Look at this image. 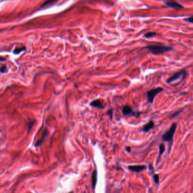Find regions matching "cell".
Returning a JSON list of instances; mask_svg holds the SVG:
<instances>
[{
  "mask_svg": "<svg viewBox=\"0 0 193 193\" xmlns=\"http://www.w3.org/2000/svg\"><path fill=\"white\" fill-rule=\"evenodd\" d=\"M146 48L151 52L154 55H160L167 52L172 51V48L169 46L159 45H149L146 46Z\"/></svg>",
  "mask_w": 193,
  "mask_h": 193,
  "instance_id": "obj_1",
  "label": "cell"
},
{
  "mask_svg": "<svg viewBox=\"0 0 193 193\" xmlns=\"http://www.w3.org/2000/svg\"><path fill=\"white\" fill-rule=\"evenodd\" d=\"M163 91V89L161 87H158L154 89L150 90L147 92V99L148 103L151 104L153 103L156 96L159 93L162 92Z\"/></svg>",
  "mask_w": 193,
  "mask_h": 193,
  "instance_id": "obj_2",
  "label": "cell"
},
{
  "mask_svg": "<svg viewBox=\"0 0 193 193\" xmlns=\"http://www.w3.org/2000/svg\"><path fill=\"white\" fill-rule=\"evenodd\" d=\"M176 127H177V124L173 123L170 127L169 130L167 131L166 133L163 135V140L166 141H171L173 137L174 134L175 133V131H176Z\"/></svg>",
  "mask_w": 193,
  "mask_h": 193,
  "instance_id": "obj_3",
  "label": "cell"
},
{
  "mask_svg": "<svg viewBox=\"0 0 193 193\" xmlns=\"http://www.w3.org/2000/svg\"><path fill=\"white\" fill-rule=\"evenodd\" d=\"M186 74L187 73L186 70H181L180 71H178V72L175 73L172 76H171L169 78H168V79L167 80V82L168 83H171V82H173L178 80V79H180L181 77H182L183 79H185L186 76Z\"/></svg>",
  "mask_w": 193,
  "mask_h": 193,
  "instance_id": "obj_4",
  "label": "cell"
},
{
  "mask_svg": "<svg viewBox=\"0 0 193 193\" xmlns=\"http://www.w3.org/2000/svg\"><path fill=\"white\" fill-rule=\"evenodd\" d=\"M122 113L124 116H134L135 117H138L141 114V112H135L132 107L128 105H126L123 107Z\"/></svg>",
  "mask_w": 193,
  "mask_h": 193,
  "instance_id": "obj_5",
  "label": "cell"
},
{
  "mask_svg": "<svg viewBox=\"0 0 193 193\" xmlns=\"http://www.w3.org/2000/svg\"><path fill=\"white\" fill-rule=\"evenodd\" d=\"M165 4L167 6L171 8H172L174 9H184V6H182V5L178 3V2L176 1H167L165 2Z\"/></svg>",
  "mask_w": 193,
  "mask_h": 193,
  "instance_id": "obj_6",
  "label": "cell"
},
{
  "mask_svg": "<svg viewBox=\"0 0 193 193\" xmlns=\"http://www.w3.org/2000/svg\"><path fill=\"white\" fill-rule=\"evenodd\" d=\"M91 106L94 107V108H98L99 109H103L105 108V105L102 100L100 99H95L94 100L92 101L90 103Z\"/></svg>",
  "mask_w": 193,
  "mask_h": 193,
  "instance_id": "obj_7",
  "label": "cell"
},
{
  "mask_svg": "<svg viewBox=\"0 0 193 193\" xmlns=\"http://www.w3.org/2000/svg\"><path fill=\"white\" fill-rule=\"evenodd\" d=\"M128 169L130 170L134 171V172H139L146 169L145 165H130L128 167Z\"/></svg>",
  "mask_w": 193,
  "mask_h": 193,
  "instance_id": "obj_8",
  "label": "cell"
},
{
  "mask_svg": "<svg viewBox=\"0 0 193 193\" xmlns=\"http://www.w3.org/2000/svg\"><path fill=\"white\" fill-rule=\"evenodd\" d=\"M48 134V130L46 129V128H45V129L44 131V132H43L42 135V137H41V138L39 139V140L36 143V144H35L36 147H38V146H40V145H41L42 144V143L45 141L46 137H47Z\"/></svg>",
  "mask_w": 193,
  "mask_h": 193,
  "instance_id": "obj_9",
  "label": "cell"
},
{
  "mask_svg": "<svg viewBox=\"0 0 193 193\" xmlns=\"http://www.w3.org/2000/svg\"><path fill=\"white\" fill-rule=\"evenodd\" d=\"M97 182V171L94 170L92 175V185L93 189H95Z\"/></svg>",
  "mask_w": 193,
  "mask_h": 193,
  "instance_id": "obj_10",
  "label": "cell"
},
{
  "mask_svg": "<svg viewBox=\"0 0 193 193\" xmlns=\"http://www.w3.org/2000/svg\"><path fill=\"white\" fill-rule=\"evenodd\" d=\"M154 127L155 125L153 121H150L147 124H146L144 126V127H143V131L144 132H148L149 130L152 129V128H153Z\"/></svg>",
  "mask_w": 193,
  "mask_h": 193,
  "instance_id": "obj_11",
  "label": "cell"
},
{
  "mask_svg": "<svg viewBox=\"0 0 193 193\" xmlns=\"http://www.w3.org/2000/svg\"><path fill=\"white\" fill-rule=\"evenodd\" d=\"M58 2V1H48L45 2L44 4H42V5L41 6V8H49V7H51L52 6L54 5V4Z\"/></svg>",
  "mask_w": 193,
  "mask_h": 193,
  "instance_id": "obj_12",
  "label": "cell"
},
{
  "mask_svg": "<svg viewBox=\"0 0 193 193\" xmlns=\"http://www.w3.org/2000/svg\"><path fill=\"white\" fill-rule=\"evenodd\" d=\"M25 50H26V48H25L24 46H23V47H20V48H15V49H14V54L18 55L22 51H25Z\"/></svg>",
  "mask_w": 193,
  "mask_h": 193,
  "instance_id": "obj_13",
  "label": "cell"
},
{
  "mask_svg": "<svg viewBox=\"0 0 193 193\" xmlns=\"http://www.w3.org/2000/svg\"><path fill=\"white\" fill-rule=\"evenodd\" d=\"M156 35V34L154 32H149V33H146L144 35V36L146 38H151L155 37Z\"/></svg>",
  "mask_w": 193,
  "mask_h": 193,
  "instance_id": "obj_14",
  "label": "cell"
},
{
  "mask_svg": "<svg viewBox=\"0 0 193 193\" xmlns=\"http://www.w3.org/2000/svg\"><path fill=\"white\" fill-rule=\"evenodd\" d=\"M34 123H35V121H30V122L28 124V132H29V131L31 130V129L32 128V126H33Z\"/></svg>",
  "mask_w": 193,
  "mask_h": 193,
  "instance_id": "obj_15",
  "label": "cell"
},
{
  "mask_svg": "<svg viewBox=\"0 0 193 193\" xmlns=\"http://www.w3.org/2000/svg\"><path fill=\"white\" fill-rule=\"evenodd\" d=\"M154 181L156 184H159V176L158 174H155L154 176Z\"/></svg>",
  "mask_w": 193,
  "mask_h": 193,
  "instance_id": "obj_16",
  "label": "cell"
},
{
  "mask_svg": "<svg viewBox=\"0 0 193 193\" xmlns=\"http://www.w3.org/2000/svg\"><path fill=\"white\" fill-rule=\"evenodd\" d=\"M107 114H108L109 116L110 117V119L112 120V117H113V110L112 109H110L107 112Z\"/></svg>",
  "mask_w": 193,
  "mask_h": 193,
  "instance_id": "obj_17",
  "label": "cell"
},
{
  "mask_svg": "<svg viewBox=\"0 0 193 193\" xmlns=\"http://www.w3.org/2000/svg\"><path fill=\"white\" fill-rule=\"evenodd\" d=\"M159 149H160V155L162 154L163 152L164 151V149H165V147H164V144H160L159 146Z\"/></svg>",
  "mask_w": 193,
  "mask_h": 193,
  "instance_id": "obj_18",
  "label": "cell"
},
{
  "mask_svg": "<svg viewBox=\"0 0 193 193\" xmlns=\"http://www.w3.org/2000/svg\"><path fill=\"white\" fill-rule=\"evenodd\" d=\"M6 70H7V68H6V66L5 65L2 66L1 69H0V71H1V73H5L6 71Z\"/></svg>",
  "mask_w": 193,
  "mask_h": 193,
  "instance_id": "obj_19",
  "label": "cell"
},
{
  "mask_svg": "<svg viewBox=\"0 0 193 193\" xmlns=\"http://www.w3.org/2000/svg\"><path fill=\"white\" fill-rule=\"evenodd\" d=\"M186 20L188 21V22L193 23V16L188 18Z\"/></svg>",
  "mask_w": 193,
  "mask_h": 193,
  "instance_id": "obj_20",
  "label": "cell"
},
{
  "mask_svg": "<svg viewBox=\"0 0 193 193\" xmlns=\"http://www.w3.org/2000/svg\"><path fill=\"white\" fill-rule=\"evenodd\" d=\"M181 112V111H180H180H178V112H176V113H174L173 114L172 117H175V116H176L177 115H178V114H180V113Z\"/></svg>",
  "mask_w": 193,
  "mask_h": 193,
  "instance_id": "obj_21",
  "label": "cell"
},
{
  "mask_svg": "<svg viewBox=\"0 0 193 193\" xmlns=\"http://www.w3.org/2000/svg\"><path fill=\"white\" fill-rule=\"evenodd\" d=\"M126 150H127V152H130V151H131V148H130V147H126Z\"/></svg>",
  "mask_w": 193,
  "mask_h": 193,
  "instance_id": "obj_22",
  "label": "cell"
},
{
  "mask_svg": "<svg viewBox=\"0 0 193 193\" xmlns=\"http://www.w3.org/2000/svg\"><path fill=\"white\" fill-rule=\"evenodd\" d=\"M4 60H5L4 58H1V57H0V61H4Z\"/></svg>",
  "mask_w": 193,
  "mask_h": 193,
  "instance_id": "obj_23",
  "label": "cell"
},
{
  "mask_svg": "<svg viewBox=\"0 0 193 193\" xmlns=\"http://www.w3.org/2000/svg\"><path fill=\"white\" fill-rule=\"evenodd\" d=\"M70 193H73V192H70Z\"/></svg>",
  "mask_w": 193,
  "mask_h": 193,
  "instance_id": "obj_24",
  "label": "cell"
}]
</instances>
